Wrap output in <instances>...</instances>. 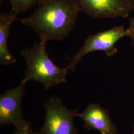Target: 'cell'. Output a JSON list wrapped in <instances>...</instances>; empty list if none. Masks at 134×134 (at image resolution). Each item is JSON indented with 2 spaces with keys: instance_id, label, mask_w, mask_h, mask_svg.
I'll use <instances>...</instances> for the list:
<instances>
[{
  "instance_id": "cell-4",
  "label": "cell",
  "mask_w": 134,
  "mask_h": 134,
  "mask_svg": "<svg viewBox=\"0 0 134 134\" xmlns=\"http://www.w3.org/2000/svg\"><path fill=\"white\" fill-rule=\"evenodd\" d=\"M128 36V31L123 25L115 26L103 31L90 35L85 39L83 46L70 58L68 68L73 74L79 62L86 55L93 52L103 51L107 57L115 55L117 52L115 44L121 39Z\"/></svg>"
},
{
  "instance_id": "cell-10",
  "label": "cell",
  "mask_w": 134,
  "mask_h": 134,
  "mask_svg": "<svg viewBox=\"0 0 134 134\" xmlns=\"http://www.w3.org/2000/svg\"><path fill=\"white\" fill-rule=\"evenodd\" d=\"M34 133L31 124L29 121L24 126L19 128H15L14 132L12 134H34Z\"/></svg>"
},
{
  "instance_id": "cell-1",
  "label": "cell",
  "mask_w": 134,
  "mask_h": 134,
  "mask_svg": "<svg viewBox=\"0 0 134 134\" xmlns=\"http://www.w3.org/2000/svg\"><path fill=\"white\" fill-rule=\"evenodd\" d=\"M80 12L72 0H43L32 14L20 20L40 41H62L71 34Z\"/></svg>"
},
{
  "instance_id": "cell-6",
  "label": "cell",
  "mask_w": 134,
  "mask_h": 134,
  "mask_svg": "<svg viewBox=\"0 0 134 134\" xmlns=\"http://www.w3.org/2000/svg\"><path fill=\"white\" fill-rule=\"evenodd\" d=\"M21 81L19 85L9 89L0 96V126L14 125L15 128L25 126L29 122L24 118L21 101L26 90Z\"/></svg>"
},
{
  "instance_id": "cell-13",
  "label": "cell",
  "mask_w": 134,
  "mask_h": 134,
  "mask_svg": "<svg viewBox=\"0 0 134 134\" xmlns=\"http://www.w3.org/2000/svg\"><path fill=\"white\" fill-rule=\"evenodd\" d=\"M133 134H134V133H133Z\"/></svg>"
},
{
  "instance_id": "cell-3",
  "label": "cell",
  "mask_w": 134,
  "mask_h": 134,
  "mask_svg": "<svg viewBox=\"0 0 134 134\" xmlns=\"http://www.w3.org/2000/svg\"><path fill=\"white\" fill-rule=\"evenodd\" d=\"M43 106L45 112L44 124L34 134H79L74 124L77 109H68L56 96H50Z\"/></svg>"
},
{
  "instance_id": "cell-11",
  "label": "cell",
  "mask_w": 134,
  "mask_h": 134,
  "mask_svg": "<svg viewBox=\"0 0 134 134\" xmlns=\"http://www.w3.org/2000/svg\"><path fill=\"white\" fill-rule=\"evenodd\" d=\"M128 31V36L131 38V43L134 47V17L130 19L129 25L127 28Z\"/></svg>"
},
{
  "instance_id": "cell-8",
  "label": "cell",
  "mask_w": 134,
  "mask_h": 134,
  "mask_svg": "<svg viewBox=\"0 0 134 134\" xmlns=\"http://www.w3.org/2000/svg\"><path fill=\"white\" fill-rule=\"evenodd\" d=\"M17 15L12 12L0 14V64L3 66H10L16 62L15 58L9 51L7 43L12 25L14 21L20 20Z\"/></svg>"
},
{
  "instance_id": "cell-5",
  "label": "cell",
  "mask_w": 134,
  "mask_h": 134,
  "mask_svg": "<svg viewBox=\"0 0 134 134\" xmlns=\"http://www.w3.org/2000/svg\"><path fill=\"white\" fill-rule=\"evenodd\" d=\"M78 10L93 19L127 18L132 11L128 0H72Z\"/></svg>"
},
{
  "instance_id": "cell-9",
  "label": "cell",
  "mask_w": 134,
  "mask_h": 134,
  "mask_svg": "<svg viewBox=\"0 0 134 134\" xmlns=\"http://www.w3.org/2000/svg\"><path fill=\"white\" fill-rule=\"evenodd\" d=\"M3 0H0L1 5ZM12 7L11 12L18 14L27 12L43 0H8Z\"/></svg>"
},
{
  "instance_id": "cell-12",
  "label": "cell",
  "mask_w": 134,
  "mask_h": 134,
  "mask_svg": "<svg viewBox=\"0 0 134 134\" xmlns=\"http://www.w3.org/2000/svg\"><path fill=\"white\" fill-rule=\"evenodd\" d=\"M129 2L130 5H131L132 11H134V0H128Z\"/></svg>"
},
{
  "instance_id": "cell-2",
  "label": "cell",
  "mask_w": 134,
  "mask_h": 134,
  "mask_svg": "<svg viewBox=\"0 0 134 134\" xmlns=\"http://www.w3.org/2000/svg\"><path fill=\"white\" fill-rule=\"evenodd\" d=\"M47 42L40 41L30 48L19 52L26 63L24 77L21 81H36L41 83L45 91L54 86L67 82L66 76L69 68H60L50 59L46 49Z\"/></svg>"
},
{
  "instance_id": "cell-7",
  "label": "cell",
  "mask_w": 134,
  "mask_h": 134,
  "mask_svg": "<svg viewBox=\"0 0 134 134\" xmlns=\"http://www.w3.org/2000/svg\"><path fill=\"white\" fill-rule=\"evenodd\" d=\"M77 117L84 122V127L87 130H96L102 134H118L115 125L110 119L108 111L97 103H91Z\"/></svg>"
}]
</instances>
